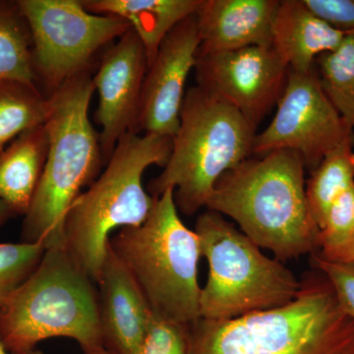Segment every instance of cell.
Segmentation results:
<instances>
[{"mask_svg": "<svg viewBox=\"0 0 354 354\" xmlns=\"http://www.w3.org/2000/svg\"><path fill=\"white\" fill-rule=\"evenodd\" d=\"M311 257L312 266L330 281L342 312L354 320V263L327 260L318 252Z\"/></svg>", "mask_w": 354, "mask_h": 354, "instance_id": "484cf974", "label": "cell"}, {"mask_svg": "<svg viewBox=\"0 0 354 354\" xmlns=\"http://www.w3.org/2000/svg\"><path fill=\"white\" fill-rule=\"evenodd\" d=\"M95 91L90 71L82 72L48 95L44 123L48 149L43 174L22 227V242L64 245L67 213L85 186L99 176L102 160L100 135L88 106Z\"/></svg>", "mask_w": 354, "mask_h": 354, "instance_id": "3957f363", "label": "cell"}, {"mask_svg": "<svg viewBox=\"0 0 354 354\" xmlns=\"http://www.w3.org/2000/svg\"><path fill=\"white\" fill-rule=\"evenodd\" d=\"M148 67L144 44L132 29L102 55L93 82L99 93L95 118L102 127L100 145L104 165L123 136L139 134L140 102Z\"/></svg>", "mask_w": 354, "mask_h": 354, "instance_id": "7c38bea8", "label": "cell"}, {"mask_svg": "<svg viewBox=\"0 0 354 354\" xmlns=\"http://www.w3.org/2000/svg\"><path fill=\"white\" fill-rule=\"evenodd\" d=\"M255 129L232 104L200 87L185 94L178 130L164 171L148 184L160 197L174 190L178 211L192 216L207 206L225 172L253 155Z\"/></svg>", "mask_w": 354, "mask_h": 354, "instance_id": "8992f818", "label": "cell"}, {"mask_svg": "<svg viewBox=\"0 0 354 354\" xmlns=\"http://www.w3.org/2000/svg\"><path fill=\"white\" fill-rule=\"evenodd\" d=\"M187 326L153 315L138 354H187Z\"/></svg>", "mask_w": 354, "mask_h": 354, "instance_id": "d4e9b609", "label": "cell"}, {"mask_svg": "<svg viewBox=\"0 0 354 354\" xmlns=\"http://www.w3.org/2000/svg\"><path fill=\"white\" fill-rule=\"evenodd\" d=\"M203 0H82L97 15L127 21L145 48L148 66L153 64L164 39L179 23L197 13ZM149 68V67H148Z\"/></svg>", "mask_w": 354, "mask_h": 354, "instance_id": "e0dca14e", "label": "cell"}, {"mask_svg": "<svg viewBox=\"0 0 354 354\" xmlns=\"http://www.w3.org/2000/svg\"><path fill=\"white\" fill-rule=\"evenodd\" d=\"M278 0H203L198 55L272 46Z\"/></svg>", "mask_w": 354, "mask_h": 354, "instance_id": "9a60e30c", "label": "cell"}, {"mask_svg": "<svg viewBox=\"0 0 354 354\" xmlns=\"http://www.w3.org/2000/svg\"><path fill=\"white\" fill-rule=\"evenodd\" d=\"M171 137L128 133L118 142L101 176L80 194L67 213L64 247L97 285L116 230L139 227L152 212L156 198L144 188L151 165L165 167Z\"/></svg>", "mask_w": 354, "mask_h": 354, "instance_id": "277c9868", "label": "cell"}, {"mask_svg": "<svg viewBox=\"0 0 354 354\" xmlns=\"http://www.w3.org/2000/svg\"><path fill=\"white\" fill-rule=\"evenodd\" d=\"M187 354H354V320L317 271L290 304L230 320L187 326Z\"/></svg>", "mask_w": 354, "mask_h": 354, "instance_id": "7a4b0ae2", "label": "cell"}, {"mask_svg": "<svg viewBox=\"0 0 354 354\" xmlns=\"http://www.w3.org/2000/svg\"><path fill=\"white\" fill-rule=\"evenodd\" d=\"M0 337L10 353L51 337L78 342L84 354L108 353L97 285L64 245L46 248L34 272L0 307Z\"/></svg>", "mask_w": 354, "mask_h": 354, "instance_id": "5b68a950", "label": "cell"}, {"mask_svg": "<svg viewBox=\"0 0 354 354\" xmlns=\"http://www.w3.org/2000/svg\"><path fill=\"white\" fill-rule=\"evenodd\" d=\"M271 123L253 143V155L290 151L314 171L328 153L354 140V129L324 93L315 68L288 72L285 90Z\"/></svg>", "mask_w": 354, "mask_h": 354, "instance_id": "30bf717a", "label": "cell"}, {"mask_svg": "<svg viewBox=\"0 0 354 354\" xmlns=\"http://www.w3.org/2000/svg\"><path fill=\"white\" fill-rule=\"evenodd\" d=\"M200 43L195 13L179 23L160 44L144 80L137 132L174 138L180 123L186 80L196 65Z\"/></svg>", "mask_w": 354, "mask_h": 354, "instance_id": "4fadbf2b", "label": "cell"}, {"mask_svg": "<svg viewBox=\"0 0 354 354\" xmlns=\"http://www.w3.org/2000/svg\"><path fill=\"white\" fill-rule=\"evenodd\" d=\"M316 70L324 93L354 129V35L339 48L317 58Z\"/></svg>", "mask_w": 354, "mask_h": 354, "instance_id": "7402d4cb", "label": "cell"}, {"mask_svg": "<svg viewBox=\"0 0 354 354\" xmlns=\"http://www.w3.org/2000/svg\"><path fill=\"white\" fill-rule=\"evenodd\" d=\"M46 250L44 243H0V307L29 278Z\"/></svg>", "mask_w": 354, "mask_h": 354, "instance_id": "603a6c76", "label": "cell"}, {"mask_svg": "<svg viewBox=\"0 0 354 354\" xmlns=\"http://www.w3.org/2000/svg\"><path fill=\"white\" fill-rule=\"evenodd\" d=\"M346 36L317 17L304 0L279 1L272 46L290 71L315 68L317 58L337 50Z\"/></svg>", "mask_w": 354, "mask_h": 354, "instance_id": "2e32d148", "label": "cell"}, {"mask_svg": "<svg viewBox=\"0 0 354 354\" xmlns=\"http://www.w3.org/2000/svg\"><path fill=\"white\" fill-rule=\"evenodd\" d=\"M317 17L346 35H354V0H304Z\"/></svg>", "mask_w": 354, "mask_h": 354, "instance_id": "4316f807", "label": "cell"}, {"mask_svg": "<svg viewBox=\"0 0 354 354\" xmlns=\"http://www.w3.org/2000/svg\"><path fill=\"white\" fill-rule=\"evenodd\" d=\"M354 140L328 153L306 181V195L317 225L322 227L330 205L354 184Z\"/></svg>", "mask_w": 354, "mask_h": 354, "instance_id": "ffe728a7", "label": "cell"}, {"mask_svg": "<svg viewBox=\"0 0 354 354\" xmlns=\"http://www.w3.org/2000/svg\"><path fill=\"white\" fill-rule=\"evenodd\" d=\"M0 354H11L7 351L6 346H4V342L2 341L1 337H0Z\"/></svg>", "mask_w": 354, "mask_h": 354, "instance_id": "4dcf8cb0", "label": "cell"}, {"mask_svg": "<svg viewBox=\"0 0 354 354\" xmlns=\"http://www.w3.org/2000/svg\"><path fill=\"white\" fill-rule=\"evenodd\" d=\"M109 245L132 274L153 315L183 325L200 318L201 246L196 232L179 216L174 190L156 198L145 223L118 230Z\"/></svg>", "mask_w": 354, "mask_h": 354, "instance_id": "52a82bcc", "label": "cell"}, {"mask_svg": "<svg viewBox=\"0 0 354 354\" xmlns=\"http://www.w3.org/2000/svg\"><path fill=\"white\" fill-rule=\"evenodd\" d=\"M44 125L21 134L0 153V199L16 215H26L38 188L48 156Z\"/></svg>", "mask_w": 354, "mask_h": 354, "instance_id": "ac0fdd59", "label": "cell"}, {"mask_svg": "<svg viewBox=\"0 0 354 354\" xmlns=\"http://www.w3.org/2000/svg\"><path fill=\"white\" fill-rule=\"evenodd\" d=\"M320 255L325 259L335 261V262L354 263V239L335 252L328 254V255H322V254Z\"/></svg>", "mask_w": 354, "mask_h": 354, "instance_id": "83f0119b", "label": "cell"}, {"mask_svg": "<svg viewBox=\"0 0 354 354\" xmlns=\"http://www.w3.org/2000/svg\"><path fill=\"white\" fill-rule=\"evenodd\" d=\"M14 216H16V214L14 213L13 209L0 199V227Z\"/></svg>", "mask_w": 354, "mask_h": 354, "instance_id": "f1b7e54d", "label": "cell"}, {"mask_svg": "<svg viewBox=\"0 0 354 354\" xmlns=\"http://www.w3.org/2000/svg\"><path fill=\"white\" fill-rule=\"evenodd\" d=\"M17 2L31 34L37 82L43 83L48 95L88 71L97 51L131 29L121 18L90 12L80 0Z\"/></svg>", "mask_w": 354, "mask_h": 354, "instance_id": "9c48e42d", "label": "cell"}, {"mask_svg": "<svg viewBox=\"0 0 354 354\" xmlns=\"http://www.w3.org/2000/svg\"><path fill=\"white\" fill-rule=\"evenodd\" d=\"M305 169L290 151L248 158L218 179L206 207L236 221L276 259L318 252L320 227L307 199Z\"/></svg>", "mask_w": 354, "mask_h": 354, "instance_id": "6da1fadb", "label": "cell"}, {"mask_svg": "<svg viewBox=\"0 0 354 354\" xmlns=\"http://www.w3.org/2000/svg\"><path fill=\"white\" fill-rule=\"evenodd\" d=\"M198 87L232 104L256 130L278 104L288 72L272 46L198 55Z\"/></svg>", "mask_w": 354, "mask_h": 354, "instance_id": "8fae6325", "label": "cell"}, {"mask_svg": "<svg viewBox=\"0 0 354 354\" xmlns=\"http://www.w3.org/2000/svg\"><path fill=\"white\" fill-rule=\"evenodd\" d=\"M354 239V184L335 199L328 209L319 234L322 255L346 246Z\"/></svg>", "mask_w": 354, "mask_h": 354, "instance_id": "cb8c5ba5", "label": "cell"}, {"mask_svg": "<svg viewBox=\"0 0 354 354\" xmlns=\"http://www.w3.org/2000/svg\"><path fill=\"white\" fill-rule=\"evenodd\" d=\"M97 288L104 348L109 354H138L152 321V310L109 245Z\"/></svg>", "mask_w": 354, "mask_h": 354, "instance_id": "5bb4252c", "label": "cell"}, {"mask_svg": "<svg viewBox=\"0 0 354 354\" xmlns=\"http://www.w3.org/2000/svg\"><path fill=\"white\" fill-rule=\"evenodd\" d=\"M11 354H44L43 351H39V349H31V351H18V353H13ZM101 354H109V353H104Z\"/></svg>", "mask_w": 354, "mask_h": 354, "instance_id": "f546056e", "label": "cell"}, {"mask_svg": "<svg viewBox=\"0 0 354 354\" xmlns=\"http://www.w3.org/2000/svg\"><path fill=\"white\" fill-rule=\"evenodd\" d=\"M0 79L37 86L31 34L17 1L0 0Z\"/></svg>", "mask_w": 354, "mask_h": 354, "instance_id": "44dd1931", "label": "cell"}, {"mask_svg": "<svg viewBox=\"0 0 354 354\" xmlns=\"http://www.w3.org/2000/svg\"><path fill=\"white\" fill-rule=\"evenodd\" d=\"M48 109V97L37 86L0 79V153L23 133L44 125Z\"/></svg>", "mask_w": 354, "mask_h": 354, "instance_id": "d6986e66", "label": "cell"}, {"mask_svg": "<svg viewBox=\"0 0 354 354\" xmlns=\"http://www.w3.org/2000/svg\"><path fill=\"white\" fill-rule=\"evenodd\" d=\"M194 232L209 264L200 318L230 320L278 308L297 297L301 281L295 274L281 261L267 257L220 214L209 209L201 214Z\"/></svg>", "mask_w": 354, "mask_h": 354, "instance_id": "ba28073f", "label": "cell"}]
</instances>
